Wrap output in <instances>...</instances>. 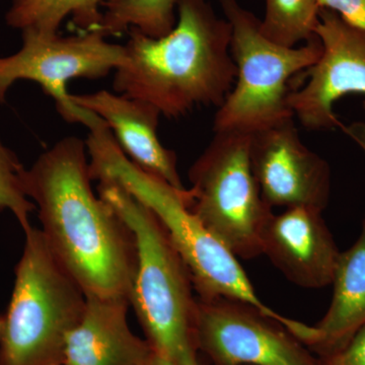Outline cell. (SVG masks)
Returning <instances> with one entry per match:
<instances>
[{
    "instance_id": "cell-18",
    "label": "cell",
    "mask_w": 365,
    "mask_h": 365,
    "mask_svg": "<svg viewBox=\"0 0 365 365\" xmlns=\"http://www.w3.org/2000/svg\"><path fill=\"white\" fill-rule=\"evenodd\" d=\"M319 11V0H265L262 33L277 44L297 47L316 36Z\"/></svg>"
},
{
    "instance_id": "cell-23",
    "label": "cell",
    "mask_w": 365,
    "mask_h": 365,
    "mask_svg": "<svg viewBox=\"0 0 365 365\" xmlns=\"http://www.w3.org/2000/svg\"><path fill=\"white\" fill-rule=\"evenodd\" d=\"M153 365H178L176 364H174V362L170 361V360L163 359V357L160 356V355H158L157 359H155V364ZM199 365H203L202 362H201Z\"/></svg>"
},
{
    "instance_id": "cell-22",
    "label": "cell",
    "mask_w": 365,
    "mask_h": 365,
    "mask_svg": "<svg viewBox=\"0 0 365 365\" xmlns=\"http://www.w3.org/2000/svg\"><path fill=\"white\" fill-rule=\"evenodd\" d=\"M343 129L355 141L365 153V124L354 123L351 126H342Z\"/></svg>"
},
{
    "instance_id": "cell-19",
    "label": "cell",
    "mask_w": 365,
    "mask_h": 365,
    "mask_svg": "<svg viewBox=\"0 0 365 365\" xmlns=\"http://www.w3.org/2000/svg\"><path fill=\"white\" fill-rule=\"evenodd\" d=\"M24 170L16 155L0 140V212L11 211L26 230L31 227L30 215L36 206L24 189Z\"/></svg>"
},
{
    "instance_id": "cell-9",
    "label": "cell",
    "mask_w": 365,
    "mask_h": 365,
    "mask_svg": "<svg viewBox=\"0 0 365 365\" xmlns=\"http://www.w3.org/2000/svg\"><path fill=\"white\" fill-rule=\"evenodd\" d=\"M195 337L213 365H319L282 324L237 300L197 297Z\"/></svg>"
},
{
    "instance_id": "cell-4",
    "label": "cell",
    "mask_w": 365,
    "mask_h": 365,
    "mask_svg": "<svg viewBox=\"0 0 365 365\" xmlns=\"http://www.w3.org/2000/svg\"><path fill=\"white\" fill-rule=\"evenodd\" d=\"M98 192L133 235L136 266L129 302L146 340L160 356L174 364H200L193 281L167 230L119 182H100Z\"/></svg>"
},
{
    "instance_id": "cell-2",
    "label": "cell",
    "mask_w": 365,
    "mask_h": 365,
    "mask_svg": "<svg viewBox=\"0 0 365 365\" xmlns=\"http://www.w3.org/2000/svg\"><path fill=\"white\" fill-rule=\"evenodd\" d=\"M125 59L115 71V93L184 116L198 106L220 107L235 85L232 26L207 0H178L177 21L160 38L131 29Z\"/></svg>"
},
{
    "instance_id": "cell-20",
    "label": "cell",
    "mask_w": 365,
    "mask_h": 365,
    "mask_svg": "<svg viewBox=\"0 0 365 365\" xmlns=\"http://www.w3.org/2000/svg\"><path fill=\"white\" fill-rule=\"evenodd\" d=\"M319 365H365V326L340 351L318 357Z\"/></svg>"
},
{
    "instance_id": "cell-1",
    "label": "cell",
    "mask_w": 365,
    "mask_h": 365,
    "mask_svg": "<svg viewBox=\"0 0 365 365\" xmlns=\"http://www.w3.org/2000/svg\"><path fill=\"white\" fill-rule=\"evenodd\" d=\"M86 155V141L62 138L24 170V189L48 246L86 297L129 300L135 242L111 205L93 192Z\"/></svg>"
},
{
    "instance_id": "cell-5",
    "label": "cell",
    "mask_w": 365,
    "mask_h": 365,
    "mask_svg": "<svg viewBox=\"0 0 365 365\" xmlns=\"http://www.w3.org/2000/svg\"><path fill=\"white\" fill-rule=\"evenodd\" d=\"M13 294L0 331V365L63 362L67 335L85 311L86 297L57 260L39 228L24 230Z\"/></svg>"
},
{
    "instance_id": "cell-10",
    "label": "cell",
    "mask_w": 365,
    "mask_h": 365,
    "mask_svg": "<svg viewBox=\"0 0 365 365\" xmlns=\"http://www.w3.org/2000/svg\"><path fill=\"white\" fill-rule=\"evenodd\" d=\"M314 35L321 56L307 69L306 85L290 91L288 105L307 130H331L343 126L334 104L348 93L365 96V32L321 9Z\"/></svg>"
},
{
    "instance_id": "cell-6",
    "label": "cell",
    "mask_w": 365,
    "mask_h": 365,
    "mask_svg": "<svg viewBox=\"0 0 365 365\" xmlns=\"http://www.w3.org/2000/svg\"><path fill=\"white\" fill-rule=\"evenodd\" d=\"M223 16L232 26L230 54L237 78L218 107L213 131L256 133L294 119L288 105V83L292 76L307 71L322 54L321 41L313 39L297 47L269 40L260 20L239 0H218Z\"/></svg>"
},
{
    "instance_id": "cell-25",
    "label": "cell",
    "mask_w": 365,
    "mask_h": 365,
    "mask_svg": "<svg viewBox=\"0 0 365 365\" xmlns=\"http://www.w3.org/2000/svg\"><path fill=\"white\" fill-rule=\"evenodd\" d=\"M54 365H66V364H54Z\"/></svg>"
},
{
    "instance_id": "cell-17",
    "label": "cell",
    "mask_w": 365,
    "mask_h": 365,
    "mask_svg": "<svg viewBox=\"0 0 365 365\" xmlns=\"http://www.w3.org/2000/svg\"><path fill=\"white\" fill-rule=\"evenodd\" d=\"M177 4L178 0H106L97 31L107 38L131 29L150 37H163L176 25Z\"/></svg>"
},
{
    "instance_id": "cell-15",
    "label": "cell",
    "mask_w": 365,
    "mask_h": 365,
    "mask_svg": "<svg viewBox=\"0 0 365 365\" xmlns=\"http://www.w3.org/2000/svg\"><path fill=\"white\" fill-rule=\"evenodd\" d=\"M351 248L340 253L330 307L316 326L302 323L294 335L317 357L340 351L365 326V215Z\"/></svg>"
},
{
    "instance_id": "cell-14",
    "label": "cell",
    "mask_w": 365,
    "mask_h": 365,
    "mask_svg": "<svg viewBox=\"0 0 365 365\" xmlns=\"http://www.w3.org/2000/svg\"><path fill=\"white\" fill-rule=\"evenodd\" d=\"M126 299L86 297L78 325L67 335L66 365H153L158 353L130 329Z\"/></svg>"
},
{
    "instance_id": "cell-24",
    "label": "cell",
    "mask_w": 365,
    "mask_h": 365,
    "mask_svg": "<svg viewBox=\"0 0 365 365\" xmlns=\"http://www.w3.org/2000/svg\"><path fill=\"white\" fill-rule=\"evenodd\" d=\"M2 327V316H0V331H1Z\"/></svg>"
},
{
    "instance_id": "cell-16",
    "label": "cell",
    "mask_w": 365,
    "mask_h": 365,
    "mask_svg": "<svg viewBox=\"0 0 365 365\" xmlns=\"http://www.w3.org/2000/svg\"><path fill=\"white\" fill-rule=\"evenodd\" d=\"M106 0H13L6 13L7 25L45 35L58 34L62 21L71 18L81 32L97 31Z\"/></svg>"
},
{
    "instance_id": "cell-8",
    "label": "cell",
    "mask_w": 365,
    "mask_h": 365,
    "mask_svg": "<svg viewBox=\"0 0 365 365\" xmlns=\"http://www.w3.org/2000/svg\"><path fill=\"white\" fill-rule=\"evenodd\" d=\"M18 52L0 57V103L16 81H35L51 97L57 111L69 123H83L85 109L71 101L67 83L73 78H105L123 63L124 45L109 42L98 31L78 35H45L23 31Z\"/></svg>"
},
{
    "instance_id": "cell-13",
    "label": "cell",
    "mask_w": 365,
    "mask_h": 365,
    "mask_svg": "<svg viewBox=\"0 0 365 365\" xmlns=\"http://www.w3.org/2000/svg\"><path fill=\"white\" fill-rule=\"evenodd\" d=\"M71 98L78 107L105 121L118 145L132 163L175 188L186 189L178 170L176 153L165 148L158 139V126L162 114L158 108L109 91L71 95Z\"/></svg>"
},
{
    "instance_id": "cell-12",
    "label": "cell",
    "mask_w": 365,
    "mask_h": 365,
    "mask_svg": "<svg viewBox=\"0 0 365 365\" xmlns=\"http://www.w3.org/2000/svg\"><path fill=\"white\" fill-rule=\"evenodd\" d=\"M307 206L271 216L262 235V252L288 280L304 288L332 283L340 252L322 216Z\"/></svg>"
},
{
    "instance_id": "cell-21",
    "label": "cell",
    "mask_w": 365,
    "mask_h": 365,
    "mask_svg": "<svg viewBox=\"0 0 365 365\" xmlns=\"http://www.w3.org/2000/svg\"><path fill=\"white\" fill-rule=\"evenodd\" d=\"M321 9L339 14L348 25L365 32V0H319Z\"/></svg>"
},
{
    "instance_id": "cell-7",
    "label": "cell",
    "mask_w": 365,
    "mask_h": 365,
    "mask_svg": "<svg viewBox=\"0 0 365 365\" xmlns=\"http://www.w3.org/2000/svg\"><path fill=\"white\" fill-rule=\"evenodd\" d=\"M250 134L218 132L189 170V208L239 258L263 255L262 235L273 215L250 158Z\"/></svg>"
},
{
    "instance_id": "cell-3",
    "label": "cell",
    "mask_w": 365,
    "mask_h": 365,
    "mask_svg": "<svg viewBox=\"0 0 365 365\" xmlns=\"http://www.w3.org/2000/svg\"><path fill=\"white\" fill-rule=\"evenodd\" d=\"M86 127L91 180L119 182L153 211L188 267L199 299L237 300L285 328L292 325L294 319L262 302L237 257L190 210L188 189L175 188L132 163L100 117H91Z\"/></svg>"
},
{
    "instance_id": "cell-11",
    "label": "cell",
    "mask_w": 365,
    "mask_h": 365,
    "mask_svg": "<svg viewBox=\"0 0 365 365\" xmlns=\"http://www.w3.org/2000/svg\"><path fill=\"white\" fill-rule=\"evenodd\" d=\"M250 158L270 207L307 206L324 211L330 198L328 163L302 143L294 119L251 135Z\"/></svg>"
}]
</instances>
